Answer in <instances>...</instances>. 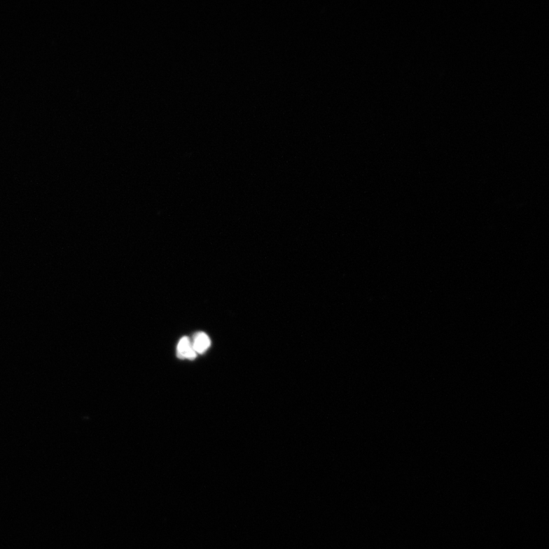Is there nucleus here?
Returning a JSON list of instances; mask_svg holds the SVG:
<instances>
[{"mask_svg": "<svg viewBox=\"0 0 549 549\" xmlns=\"http://www.w3.org/2000/svg\"><path fill=\"white\" fill-rule=\"evenodd\" d=\"M192 345L197 354H202L209 348L211 340L207 334L199 332L195 334Z\"/></svg>", "mask_w": 549, "mask_h": 549, "instance_id": "2", "label": "nucleus"}, {"mask_svg": "<svg viewBox=\"0 0 549 549\" xmlns=\"http://www.w3.org/2000/svg\"><path fill=\"white\" fill-rule=\"evenodd\" d=\"M177 356L180 359L190 360L196 358L197 354L193 347L190 338L184 337L179 340L177 346Z\"/></svg>", "mask_w": 549, "mask_h": 549, "instance_id": "1", "label": "nucleus"}]
</instances>
